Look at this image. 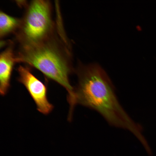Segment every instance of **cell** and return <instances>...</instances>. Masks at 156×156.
<instances>
[{"label": "cell", "mask_w": 156, "mask_h": 156, "mask_svg": "<svg viewBox=\"0 0 156 156\" xmlns=\"http://www.w3.org/2000/svg\"><path fill=\"white\" fill-rule=\"evenodd\" d=\"M16 46L17 63H23L38 70L47 79L64 87L68 96L73 95L74 88L69 79L75 70L73 44L65 30L56 29L41 41Z\"/></svg>", "instance_id": "cell-1"}, {"label": "cell", "mask_w": 156, "mask_h": 156, "mask_svg": "<svg viewBox=\"0 0 156 156\" xmlns=\"http://www.w3.org/2000/svg\"><path fill=\"white\" fill-rule=\"evenodd\" d=\"M74 72L77 83L74 88L70 111H73L76 105H80L95 110L112 123H120L128 120L112 81L99 65L85 64L78 61Z\"/></svg>", "instance_id": "cell-2"}, {"label": "cell", "mask_w": 156, "mask_h": 156, "mask_svg": "<svg viewBox=\"0 0 156 156\" xmlns=\"http://www.w3.org/2000/svg\"><path fill=\"white\" fill-rule=\"evenodd\" d=\"M21 18L20 27L14 34L17 44H27L41 41L50 35L56 28L53 18L50 1L35 0L28 2Z\"/></svg>", "instance_id": "cell-3"}, {"label": "cell", "mask_w": 156, "mask_h": 156, "mask_svg": "<svg viewBox=\"0 0 156 156\" xmlns=\"http://www.w3.org/2000/svg\"><path fill=\"white\" fill-rule=\"evenodd\" d=\"M31 67L20 65L17 69L18 81L26 88L35 102L37 109L41 113L47 114L53 108L48 101L46 86L32 73Z\"/></svg>", "instance_id": "cell-4"}, {"label": "cell", "mask_w": 156, "mask_h": 156, "mask_svg": "<svg viewBox=\"0 0 156 156\" xmlns=\"http://www.w3.org/2000/svg\"><path fill=\"white\" fill-rule=\"evenodd\" d=\"M15 45L9 40L6 48L0 54V92L5 96L10 86V81L14 65L16 63Z\"/></svg>", "instance_id": "cell-5"}, {"label": "cell", "mask_w": 156, "mask_h": 156, "mask_svg": "<svg viewBox=\"0 0 156 156\" xmlns=\"http://www.w3.org/2000/svg\"><path fill=\"white\" fill-rule=\"evenodd\" d=\"M21 18L10 16L0 11V38L1 39L11 34H14L18 29Z\"/></svg>", "instance_id": "cell-6"}, {"label": "cell", "mask_w": 156, "mask_h": 156, "mask_svg": "<svg viewBox=\"0 0 156 156\" xmlns=\"http://www.w3.org/2000/svg\"><path fill=\"white\" fill-rule=\"evenodd\" d=\"M16 3L18 6L21 7L25 8L27 5L28 2L27 1H16Z\"/></svg>", "instance_id": "cell-7"}]
</instances>
